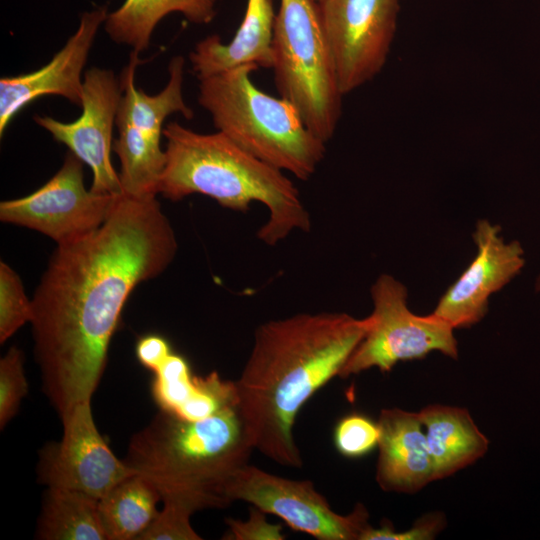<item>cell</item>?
<instances>
[{
  "mask_svg": "<svg viewBox=\"0 0 540 540\" xmlns=\"http://www.w3.org/2000/svg\"><path fill=\"white\" fill-rule=\"evenodd\" d=\"M177 240L156 196H116L104 223L58 245L32 298L34 353L59 418L91 402L132 290L172 263Z\"/></svg>",
  "mask_w": 540,
  "mask_h": 540,
  "instance_id": "6da1fadb",
  "label": "cell"
},
{
  "mask_svg": "<svg viewBox=\"0 0 540 540\" xmlns=\"http://www.w3.org/2000/svg\"><path fill=\"white\" fill-rule=\"evenodd\" d=\"M369 317L300 313L260 325L237 381V411L252 447L288 467L303 465L293 426L309 398L340 372Z\"/></svg>",
  "mask_w": 540,
  "mask_h": 540,
  "instance_id": "7a4b0ae2",
  "label": "cell"
},
{
  "mask_svg": "<svg viewBox=\"0 0 540 540\" xmlns=\"http://www.w3.org/2000/svg\"><path fill=\"white\" fill-rule=\"evenodd\" d=\"M166 164L159 193L172 201L198 193L222 207L248 210L253 201L264 204L269 217L258 238L269 246L292 231L309 232L311 219L295 184L283 171L248 153L223 133L202 134L176 121L168 123Z\"/></svg>",
  "mask_w": 540,
  "mask_h": 540,
  "instance_id": "3957f363",
  "label": "cell"
},
{
  "mask_svg": "<svg viewBox=\"0 0 540 540\" xmlns=\"http://www.w3.org/2000/svg\"><path fill=\"white\" fill-rule=\"evenodd\" d=\"M236 406L196 421L160 411L132 437L125 463L156 487L162 501L195 512L228 506L227 484L254 450Z\"/></svg>",
  "mask_w": 540,
  "mask_h": 540,
  "instance_id": "277c9868",
  "label": "cell"
},
{
  "mask_svg": "<svg viewBox=\"0 0 540 540\" xmlns=\"http://www.w3.org/2000/svg\"><path fill=\"white\" fill-rule=\"evenodd\" d=\"M255 65L235 67L199 80L198 102L214 127L263 162L306 181L326 152V143L305 125L286 99L252 82Z\"/></svg>",
  "mask_w": 540,
  "mask_h": 540,
  "instance_id": "5b68a950",
  "label": "cell"
},
{
  "mask_svg": "<svg viewBox=\"0 0 540 540\" xmlns=\"http://www.w3.org/2000/svg\"><path fill=\"white\" fill-rule=\"evenodd\" d=\"M273 71L280 96L325 143L334 135L344 96L319 6L314 0H280L273 40Z\"/></svg>",
  "mask_w": 540,
  "mask_h": 540,
  "instance_id": "8992f818",
  "label": "cell"
},
{
  "mask_svg": "<svg viewBox=\"0 0 540 540\" xmlns=\"http://www.w3.org/2000/svg\"><path fill=\"white\" fill-rule=\"evenodd\" d=\"M373 311L369 327L343 366L340 377L370 368L389 372L398 362L422 359L432 351L457 359L454 329L434 316H419L407 304V288L382 274L371 287Z\"/></svg>",
  "mask_w": 540,
  "mask_h": 540,
  "instance_id": "52a82bcc",
  "label": "cell"
},
{
  "mask_svg": "<svg viewBox=\"0 0 540 540\" xmlns=\"http://www.w3.org/2000/svg\"><path fill=\"white\" fill-rule=\"evenodd\" d=\"M318 6L346 95L383 69L397 29L400 0H322Z\"/></svg>",
  "mask_w": 540,
  "mask_h": 540,
  "instance_id": "ba28073f",
  "label": "cell"
},
{
  "mask_svg": "<svg viewBox=\"0 0 540 540\" xmlns=\"http://www.w3.org/2000/svg\"><path fill=\"white\" fill-rule=\"evenodd\" d=\"M225 493L231 503L246 501L319 540H361L370 526L364 505L357 504L348 515L337 514L311 481L283 478L249 464L235 472Z\"/></svg>",
  "mask_w": 540,
  "mask_h": 540,
  "instance_id": "9c48e42d",
  "label": "cell"
},
{
  "mask_svg": "<svg viewBox=\"0 0 540 540\" xmlns=\"http://www.w3.org/2000/svg\"><path fill=\"white\" fill-rule=\"evenodd\" d=\"M118 195L87 190L83 162L69 151L58 172L28 196L2 201V222L36 230L57 245L76 241L99 228Z\"/></svg>",
  "mask_w": 540,
  "mask_h": 540,
  "instance_id": "30bf717a",
  "label": "cell"
},
{
  "mask_svg": "<svg viewBox=\"0 0 540 540\" xmlns=\"http://www.w3.org/2000/svg\"><path fill=\"white\" fill-rule=\"evenodd\" d=\"M121 97L120 80L113 71L93 67L84 74L82 114L76 121L64 123L50 116L33 117L38 126L90 167V190L98 194H122L119 174L111 162L113 126Z\"/></svg>",
  "mask_w": 540,
  "mask_h": 540,
  "instance_id": "8fae6325",
  "label": "cell"
},
{
  "mask_svg": "<svg viewBox=\"0 0 540 540\" xmlns=\"http://www.w3.org/2000/svg\"><path fill=\"white\" fill-rule=\"evenodd\" d=\"M60 442L46 446L38 465L47 487L70 489L101 499L115 485L135 474L118 459L97 430L91 402H83L61 420Z\"/></svg>",
  "mask_w": 540,
  "mask_h": 540,
  "instance_id": "7c38bea8",
  "label": "cell"
},
{
  "mask_svg": "<svg viewBox=\"0 0 540 540\" xmlns=\"http://www.w3.org/2000/svg\"><path fill=\"white\" fill-rule=\"evenodd\" d=\"M500 226L479 220L473 233L474 259L441 296L432 314L453 329L468 328L481 321L490 296L506 286L525 265L520 242H505Z\"/></svg>",
  "mask_w": 540,
  "mask_h": 540,
  "instance_id": "4fadbf2b",
  "label": "cell"
},
{
  "mask_svg": "<svg viewBox=\"0 0 540 540\" xmlns=\"http://www.w3.org/2000/svg\"><path fill=\"white\" fill-rule=\"evenodd\" d=\"M107 14L106 6L83 13L77 31L46 65L31 73L1 78L0 136L17 112L43 95L61 96L81 106L82 72Z\"/></svg>",
  "mask_w": 540,
  "mask_h": 540,
  "instance_id": "5bb4252c",
  "label": "cell"
},
{
  "mask_svg": "<svg viewBox=\"0 0 540 540\" xmlns=\"http://www.w3.org/2000/svg\"><path fill=\"white\" fill-rule=\"evenodd\" d=\"M376 481L384 491L413 494L435 481L424 427L418 413L382 409Z\"/></svg>",
  "mask_w": 540,
  "mask_h": 540,
  "instance_id": "9a60e30c",
  "label": "cell"
},
{
  "mask_svg": "<svg viewBox=\"0 0 540 540\" xmlns=\"http://www.w3.org/2000/svg\"><path fill=\"white\" fill-rule=\"evenodd\" d=\"M276 14L273 0H247L243 20L229 43L213 34L199 41L189 54L198 80L243 66L272 69V40Z\"/></svg>",
  "mask_w": 540,
  "mask_h": 540,
  "instance_id": "2e32d148",
  "label": "cell"
},
{
  "mask_svg": "<svg viewBox=\"0 0 540 540\" xmlns=\"http://www.w3.org/2000/svg\"><path fill=\"white\" fill-rule=\"evenodd\" d=\"M152 392L161 411L196 421L236 405V386L212 372L192 376L187 361L171 353L154 371Z\"/></svg>",
  "mask_w": 540,
  "mask_h": 540,
  "instance_id": "e0dca14e",
  "label": "cell"
},
{
  "mask_svg": "<svg viewBox=\"0 0 540 540\" xmlns=\"http://www.w3.org/2000/svg\"><path fill=\"white\" fill-rule=\"evenodd\" d=\"M417 413L424 427L435 480L473 464L488 451L489 440L467 409L433 404Z\"/></svg>",
  "mask_w": 540,
  "mask_h": 540,
  "instance_id": "ac0fdd59",
  "label": "cell"
},
{
  "mask_svg": "<svg viewBox=\"0 0 540 540\" xmlns=\"http://www.w3.org/2000/svg\"><path fill=\"white\" fill-rule=\"evenodd\" d=\"M139 53L132 51L130 60L122 71L120 84L121 97L116 124L127 123L147 133L161 136L164 120L173 113H180L185 119L193 118L192 109L183 97L185 60L182 56L173 57L168 66L169 80L165 88L156 95H147L135 87L134 74L139 63Z\"/></svg>",
  "mask_w": 540,
  "mask_h": 540,
  "instance_id": "d6986e66",
  "label": "cell"
},
{
  "mask_svg": "<svg viewBox=\"0 0 540 540\" xmlns=\"http://www.w3.org/2000/svg\"><path fill=\"white\" fill-rule=\"evenodd\" d=\"M217 0H125L115 11L107 14L104 28L118 44L132 51L148 48L153 30L170 13H181L195 24H208L216 15Z\"/></svg>",
  "mask_w": 540,
  "mask_h": 540,
  "instance_id": "ffe728a7",
  "label": "cell"
},
{
  "mask_svg": "<svg viewBox=\"0 0 540 540\" xmlns=\"http://www.w3.org/2000/svg\"><path fill=\"white\" fill-rule=\"evenodd\" d=\"M161 495L145 477L135 473L99 500L106 540L138 539L156 518Z\"/></svg>",
  "mask_w": 540,
  "mask_h": 540,
  "instance_id": "44dd1931",
  "label": "cell"
},
{
  "mask_svg": "<svg viewBox=\"0 0 540 540\" xmlns=\"http://www.w3.org/2000/svg\"><path fill=\"white\" fill-rule=\"evenodd\" d=\"M36 538L106 540L99 499L75 490L48 487L37 524Z\"/></svg>",
  "mask_w": 540,
  "mask_h": 540,
  "instance_id": "7402d4cb",
  "label": "cell"
},
{
  "mask_svg": "<svg viewBox=\"0 0 540 540\" xmlns=\"http://www.w3.org/2000/svg\"><path fill=\"white\" fill-rule=\"evenodd\" d=\"M116 126L119 135L113 141V151L121 163L119 179L122 193L135 198L156 196L166 164L165 151L160 147L161 136L127 123Z\"/></svg>",
  "mask_w": 540,
  "mask_h": 540,
  "instance_id": "603a6c76",
  "label": "cell"
},
{
  "mask_svg": "<svg viewBox=\"0 0 540 540\" xmlns=\"http://www.w3.org/2000/svg\"><path fill=\"white\" fill-rule=\"evenodd\" d=\"M33 318L32 300L25 294L18 274L0 263V342L3 344Z\"/></svg>",
  "mask_w": 540,
  "mask_h": 540,
  "instance_id": "cb8c5ba5",
  "label": "cell"
},
{
  "mask_svg": "<svg viewBox=\"0 0 540 540\" xmlns=\"http://www.w3.org/2000/svg\"><path fill=\"white\" fill-rule=\"evenodd\" d=\"M28 393L23 352L13 346L0 360V427L3 429L16 415Z\"/></svg>",
  "mask_w": 540,
  "mask_h": 540,
  "instance_id": "d4e9b609",
  "label": "cell"
},
{
  "mask_svg": "<svg viewBox=\"0 0 540 540\" xmlns=\"http://www.w3.org/2000/svg\"><path fill=\"white\" fill-rule=\"evenodd\" d=\"M378 422L359 413L346 415L334 429V444L338 452L348 458H359L378 447Z\"/></svg>",
  "mask_w": 540,
  "mask_h": 540,
  "instance_id": "484cf974",
  "label": "cell"
},
{
  "mask_svg": "<svg viewBox=\"0 0 540 540\" xmlns=\"http://www.w3.org/2000/svg\"><path fill=\"white\" fill-rule=\"evenodd\" d=\"M163 502L162 511L158 512L151 525L140 535L139 540L202 539L190 524V517L195 512L191 507L174 500Z\"/></svg>",
  "mask_w": 540,
  "mask_h": 540,
  "instance_id": "4316f807",
  "label": "cell"
},
{
  "mask_svg": "<svg viewBox=\"0 0 540 540\" xmlns=\"http://www.w3.org/2000/svg\"><path fill=\"white\" fill-rule=\"evenodd\" d=\"M446 519L440 512L428 513L416 520L407 531L397 532L390 522L384 521L378 528L369 526L361 540H430L445 527Z\"/></svg>",
  "mask_w": 540,
  "mask_h": 540,
  "instance_id": "83f0119b",
  "label": "cell"
},
{
  "mask_svg": "<svg viewBox=\"0 0 540 540\" xmlns=\"http://www.w3.org/2000/svg\"><path fill=\"white\" fill-rule=\"evenodd\" d=\"M228 533L225 539L235 540H282L281 525L266 521L265 512L257 507L250 508L248 521L227 519Z\"/></svg>",
  "mask_w": 540,
  "mask_h": 540,
  "instance_id": "f1b7e54d",
  "label": "cell"
},
{
  "mask_svg": "<svg viewBox=\"0 0 540 540\" xmlns=\"http://www.w3.org/2000/svg\"><path fill=\"white\" fill-rule=\"evenodd\" d=\"M171 353L168 342L158 335L145 336L138 341L136 346L139 362L153 372Z\"/></svg>",
  "mask_w": 540,
  "mask_h": 540,
  "instance_id": "f546056e",
  "label": "cell"
},
{
  "mask_svg": "<svg viewBox=\"0 0 540 540\" xmlns=\"http://www.w3.org/2000/svg\"><path fill=\"white\" fill-rule=\"evenodd\" d=\"M535 291L540 294V274L537 276L535 281Z\"/></svg>",
  "mask_w": 540,
  "mask_h": 540,
  "instance_id": "4dcf8cb0",
  "label": "cell"
},
{
  "mask_svg": "<svg viewBox=\"0 0 540 540\" xmlns=\"http://www.w3.org/2000/svg\"><path fill=\"white\" fill-rule=\"evenodd\" d=\"M314 1H316L317 3H319V2H321L322 0H314Z\"/></svg>",
  "mask_w": 540,
  "mask_h": 540,
  "instance_id": "1f68e13d",
  "label": "cell"
}]
</instances>
